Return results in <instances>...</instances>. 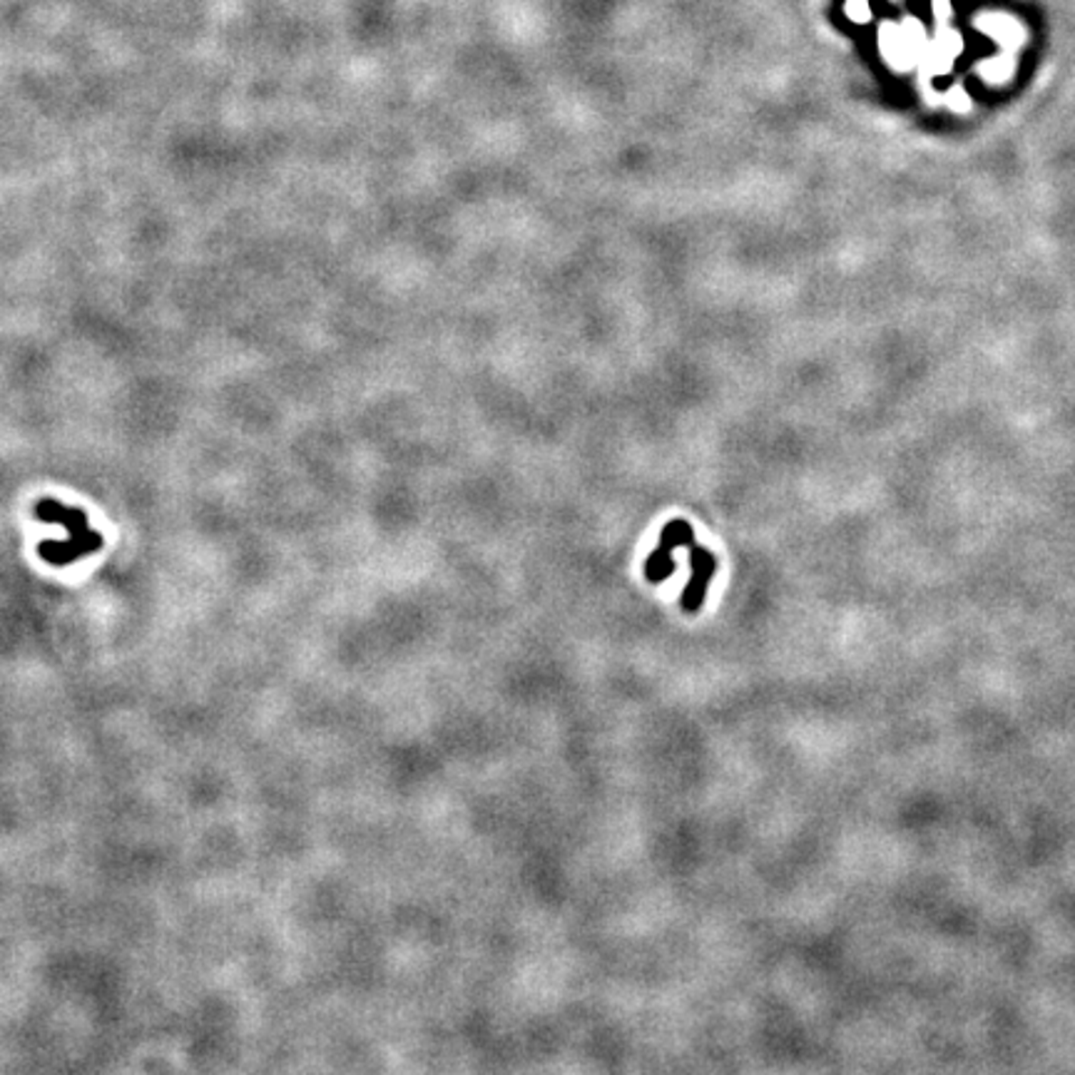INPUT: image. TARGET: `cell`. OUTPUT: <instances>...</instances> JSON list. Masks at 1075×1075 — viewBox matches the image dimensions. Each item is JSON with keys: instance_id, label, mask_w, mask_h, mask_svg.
I'll use <instances>...</instances> for the list:
<instances>
[{"instance_id": "2", "label": "cell", "mask_w": 1075, "mask_h": 1075, "mask_svg": "<svg viewBox=\"0 0 1075 1075\" xmlns=\"http://www.w3.org/2000/svg\"><path fill=\"white\" fill-rule=\"evenodd\" d=\"M692 543V530L687 523L675 520L665 528V533L659 538V546L652 550V556L645 563V575L650 583H665V580L675 573V560H672V550L680 546H690Z\"/></svg>"}, {"instance_id": "3", "label": "cell", "mask_w": 1075, "mask_h": 1075, "mask_svg": "<svg viewBox=\"0 0 1075 1075\" xmlns=\"http://www.w3.org/2000/svg\"><path fill=\"white\" fill-rule=\"evenodd\" d=\"M690 566L692 578L690 583H687L685 593H682L680 605L685 612L695 615V612H700L702 605H705V593H707V585H710L712 575H715V570H717V560L712 558V553H707L705 548H695L690 543Z\"/></svg>"}, {"instance_id": "1", "label": "cell", "mask_w": 1075, "mask_h": 1075, "mask_svg": "<svg viewBox=\"0 0 1075 1075\" xmlns=\"http://www.w3.org/2000/svg\"><path fill=\"white\" fill-rule=\"evenodd\" d=\"M33 516L38 523H52L68 530V540H42L38 546V556L55 568H65L78 563L85 556L102 548V536L92 530L88 523V513L75 506H65L55 498H41L33 506Z\"/></svg>"}]
</instances>
